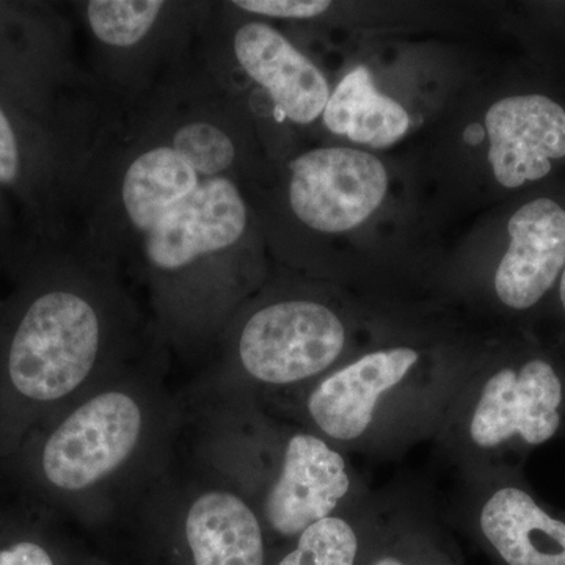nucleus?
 I'll list each match as a JSON object with an SVG mask.
<instances>
[{
  "label": "nucleus",
  "mask_w": 565,
  "mask_h": 565,
  "mask_svg": "<svg viewBox=\"0 0 565 565\" xmlns=\"http://www.w3.org/2000/svg\"><path fill=\"white\" fill-rule=\"evenodd\" d=\"M184 530L193 565H264L262 523L250 505L228 490L199 494Z\"/></svg>",
  "instance_id": "f8f14e48"
},
{
  "label": "nucleus",
  "mask_w": 565,
  "mask_h": 565,
  "mask_svg": "<svg viewBox=\"0 0 565 565\" xmlns=\"http://www.w3.org/2000/svg\"><path fill=\"white\" fill-rule=\"evenodd\" d=\"M166 7L161 0H92L87 18L96 39L114 47H131L151 31Z\"/></svg>",
  "instance_id": "dca6fc26"
},
{
  "label": "nucleus",
  "mask_w": 565,
  "mask_h": 565,
  "mask_svg": "<svg viewBox=\"0 0 565 565\" xmlns=\"http://www.w3.org/2000/svg\"><path fill=\"white\" fill-rule=\"evenodd\" d=\"M418 360L411 348L367 353L316 386L308 397V414L334 440H355L373 423L379 399L399 385Z\"/></svg>",
  "instance_id": "9b49d317"
},
{
  "label": "nucleus",
  "mask_w": 565,
  "mask_h": 565,
  "mask_svg": "<svg viewBox=\"0 0 565 565\" xmlns=\"http://www.w3.org/2000/svg\"><path fill=\"white\" fill-rule=\"evenodd\" d=\"M234 54L245 73L262 85L282 117L310 125L330 98L329 82L307 55L269 24L253 21L237 29Z\"/></svg>",
  "instance_id": "9d476101"
},
{
  "label": "nucleus",
  "mask_w": 565,
  "mask_h": 565,
  "mask_svg": "<svg viewBox=\"0 0 565 565\" xmlns=\"http://www.w3.org/2000/svg\"><path fill=\"white\" fill-rule=\"evenodd\" d=\"M322 120L330 132L373 148L396 143L411 128L408 111L379 92L363 66L345 74L330 93Z\"/></svg>",
  "instance_id": "2eb2a0df"
},
{
  "label": "nucleus",
  "mask_w": 565,
  "mask_h": 565,
  "mask_svg": "<svg viewBox=\"0 0 565 565\" xmlns=\"http://www.w3.org/2000/svg\"><path fill=\"white\" fill-rule=\"evenodd\" d=\"M172 147L188 159L193 170L203 178L222 177L236 159L232 137L212 121L185 122L174 132Z\"/></svg>",
  "instance_id": "a211bd4d"
},
{
  "label": "nucleus",
  "mask_w": 565,
  "mask_h": 565,
  "mask_svg": "<svg viewBox=\"0 0 565 565\" xmlns=\"http://www.w3.org/2000/svg\"><path fill=\"white\" fill-rule=\"evenodd\" d=\"M172 145L150 148L137 156L122 177L121 200L134 228L147 234L202 184Z\"/></svg>",
  "instance_id": "4468645a"
},
{
  "label": "nucleus",
  "mask_w": 565,
  "mask_h": 565,
  "mask_svg": "<svg viewBox=\"0 0 565 565\" xmlns=\"http://www.w3.org/2000/svg\"><path fill=\"white\" fill-rule=\"evenodd\" d=\"M351 489L340 452L322 438L294 435L282 456L280 475L264 501L266 522L275 533L292 537L332 516Z\"/></svg>",
  "instance_id": "6e6552de"
},
{
  "label": "nucleus",
  "mask_w": 565,
  "mask_h": 565,
  "mask_svg": "<svg viewBox=\"0 0 565 565\" xmlns=\"http://www.w3.org/2000/svg\"><path fill=\"white\" fill-rule=\"evenodd\" d=\"M359 552L355 531L343 519L329 516L308 526L296 548L278 565H353Z\"/></svg>",
  "instance_id": "f3484780"
},
{
  "label": "nucleus",
  "mask_w": 565,
  "mask_h": 565,
  "mask_svg": "<svg viewBox=\"0 0 565 565\" xmlns=\"http://www.w3.org/2000/svg\"><path fill=\"white\" fill-rule=\"evenodd\" d=\"M20 169V143L10 118L0 107V184H11L17 181Z\"/></svg>",
  "instance_id": "aec40b11"
},
{
  "label": "nucleus",
  "mask_w": 565,
  "mask_h": 565,
  "mask_svg": "<svg viewBox=\"0 0 565 565\" xmlns=\"http://www.w3.org/2000/svg\"><path fill=\"white\" fill-rule=\"evenodd\" d=\"M373 565H404L401 561H397L396 557H384V559L377 561Z\"/></svg>",
  "instance_id": "4be33fe9"
},
{
  "label": "nucleus",
  "mask_w": 565,
  "mask_h": 565,
  "mask_svg": "<svg viewBox=\"0 0 565 565\" xmlns=\"http://www.w3.org/2000/svg\"><path fill=\"white\" fill-rule=\"evenodd\" d=\"M103 349V319L73 289L40 292L0 352V440L22 437L87 382Z\"/></svg>",
  "instance_id": "f257e3e1"
},
{
  "label": "nucleus",
  "mask_w": 565,
  "mask_h": 565,
  "mask_svg": "<svg viewBox=\"0 0 565 565\" xmlns=\"http://www.w3.org/2000/svg\"><path fill=\"white\" fill-rule=\"evenodd\" d=\"M479 523L508 565H565V523L546 514L523 490L504 487L494 492Z\"/></svg>",
  "instance_id": "ddd939ff"
},
{
  "label": "nucleus",
  "mask_w": 565,
  "mask_h": 565,
  "mask_svg": "<svg viewBox=\"0 0 565 565\" xmlns=\"http://www.w3.org/2000/svg\"><path fill=\"white\" fill-rule=\"evenodd\" d=\"M508 252L494 274L505 307H534L565 269V210L550 199L526 203L508 223Z\"/></svg>",
  "instance_id": "1a4fd4ad"
},
{
  "label": "nucleus",
  "mask_w": 565,
  "mask_h": 565,
  "mask_svg": "<svg viewBox=\"0 0 565 565\" xmlns=\"http://www.w3.org/2000/svg\"><path fill=\"white\" fill-rule=\"evenodd\" d=\"M289 204L296 217L319 233L359 228L384 203L388 172L374 154L330 147L297 156L289 163Z\"/></svg>",
  "instance_id": "20e7f679"
},
{
  "label": "nucleus",
  "mask_w": 565,
  "mask_h": 565,
  "mask_svg": "<svg viewBox=\"0 0 565 565\" xmlns=\"http://www.w3.org/2000/svg\"><path fill=\"white\" fill-rule=\"evenodd\" d=\"M145 426L143 405L126 390L82 401L40 440L33 463L41 484L61 494L103 484L136 455Z\"/></svg>",
  "instance_id": "f03ea898"
},
{
  "label": "nucleus",
  "mask_w": 565,
  "mask_h": 565,
  "mask_svg": "<svg viewBox=\"0 0 565 565\" xmlns=\"http://www.w3.org/2000/svg\"><path fill=\"white\" fill-rule=\"evenodd\" d=\"M247 206L228 178L203 180L189 199L145 234V255L166 273L184 269L196 259L225 250L243 237Z\"/></svg>",
  "instance_id": "423d86ee"
},
{
  "label": "nucleus",
  "mask_w": 565,
  "mask_h": 565,
  "mask_svg": "<svg viewBox=\"0 0 565 565\" xmlns=\"http://www.w3.org/2000/svg\"><path fill=\"white\" fill-rule=\"evenodd\" d=\"M489 162L503 188L516 189L552 172L565 158V110L544 95L500 99L486 114Z\"/></svg>",
  "instance_id": "0eeeda50"
},
{
  "label": "nucleus",
  "mask_w": 565,
  "mask_h": 565,
  "mask_svg": "<svg viewBox=\"0 0 565 565\" xmlns=\"http://www.w3.org/2000/svg\"><path fill=\"white\" fill-rule=\"evenodd\" d=\"M344 344L343 322L329 307L313 300H285L250 316L237 352L256 381L292 385L326 371Z\"/></svg>",
  "instance_id": "7ed1b4c3"
},
{
  "label": "nucleus",
  "mask_w": 565,
  "mask_h": 565,
  "mask_svg": "<svg viewBox=\"0 0 565 565\" xmlns=\"http://www.w3.org/2000/svg\"><path fill=\"white\" fill-rule=\"evenodd\" d=\"M0 565H55L46 548L31 539H20L0 548Z\"/></svg>",
  "instance_id": "412c9836"
},
{
  "label": "nucleus",
  "mask_w": 565,
  "mask_h": 565,
  "mask_svg": "<svg viewBox=\"0 0 565 565\" xmlns=\"http://www.w3.org/2000/svg\"><path fill=\"white\" fill-rule=\"evenodd\" d=\"M563 384L555 367L531 360L520 370L498 371L487 381L470 422L479 448H497L520 437L527 445L552 440L559 429Z\"/></svg>",
  "instance_id": "39448f33"
},
{
  "label": "nucleus",
  "mask_w": 565,
  "mask_h": 565,
  "mask_svg": "<svg viewBox=\"0 0 565 565\" xmlns=\"http://www.w3.org/2000/svg\"><path fill=\"white\" fill-rule=\"evenodd\" d=\"M559 294H561V302H563V307L565 310V269L563 270V277H561Z\"/></svg>",
  "instance_id": "5701e85b"
},
{
  "label": "nucleus",
  "mask_w": 565,
  "mask_h": 565,
  "mask_svg": "<svg viewBox=\"0 0 565 565\" xmlns=\"http://www.w3.org/2000/svg\"><path fill=\"white\" fill-rule=\"evenodd\" d=\"M233 6L259 17L311 20L326 13L332 3L326 0H237Z\"/></svg>",
  "instance_id": "6ab92c4d"
}]
</instances>
